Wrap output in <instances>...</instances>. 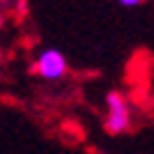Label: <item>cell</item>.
<instances>
[{
  "label": "cell",
  "instance_id": "cell-1",
  "mask_svg": "<svg viewBox=\"0 0 154 154\" xmlns=\"http://www.w3.org/2000/svg\"><path fill=\"white\" fill-rule=\"evenodd\" d=\"M134 124L131 115V103L124 97V92L110 90L106 92V115H103V129L110 136H122L127 134Z\"/></svg>",
  "mask_w": 154,
  "mask_h": 154
},
{
  "label": "cell",
  "instance_id": "cell-2",
  "mask_svg": "<svg viewBox=\"0 0 154 154\" xmlns=\"http://www.w3.org/2000/svg\"><path fill=\"white\" fill-rule=\"evenodd\" d=\"M32 69L42 81H48V83H55V81H62L69 71V62L64 58V53L58 48H42L35 58Z\"/></svg>",
  "mask_w": 154,
  "mask_h": 154
},
{
  "label": "cell",
  "instance_id": "cell-3",
  "mask_svg": "<svg viewBox=\"0 0 154 154\" xmlns=\"http://www.w3.org/2000/svg\"><path fill=\"white\" fill-rule=\"evenodd\" d=\"M145 0H117V5L127 7V9H131V7H140Z\"/></svg>",
  "mask_w": 154,
  "mask_h": 154
},
{
  "label": "cell",
  "instance_id": "cell-4",
  "mask_svg": "<svg viewBox=\"0 0 154 154\" xmlns=\"http://www.w3.org/2000/svg\"><path fill=\"white\" fill-rule=\"evenodd\" d=\"M2 23H5V16H2V14H0V28H2Z\"/></svg>",
  "mask_w": 154,
  "mask_h": 154
},
{
  "label": "cell",
  "instance_id": "cell-5",
  "mask_svg": "<svg viewBox=\"0 0 154 154\" xmlns=\"http://www.w3.org/2000/svg\"><path fill=\"white\" fill-rule=\"evenodd\" d=\"M0 64H2V48H0Z\"/></svg>",
  "mask_w": 154,
  "mask_h": 154
}]
</instances>
